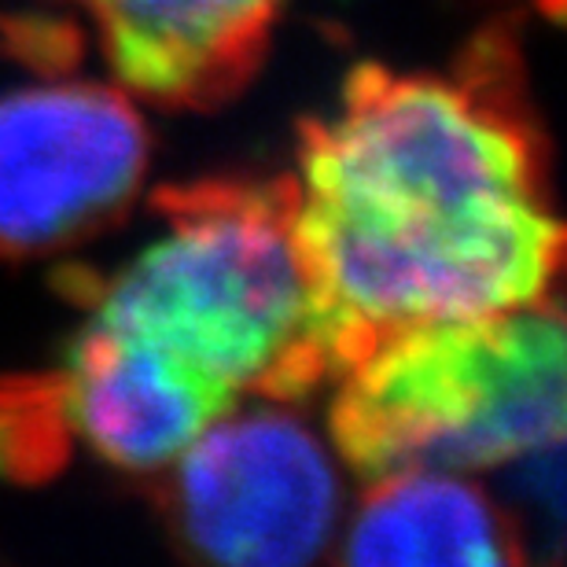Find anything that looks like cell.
Returning <instances> with one entry per match:
<instances>
[{"instance_id": "obj_5", "label": "cell", "mask_w": 567, "mask_h": 567, "mask_svg": "<svg viewBox=\"0 0 567 567\" xmlns=\"http://www.w3.org/2000/svg\"><path fill=\"white\" fill-rule=\"evenodd\" d=\"M147 133L126 93L93 82L0 96V255L82 244L141 192Z\"/></svg>"}, {"instance_id": "obj_9", "label": "cell", "mask_w": 567, "mask_h": 567, "mask_svg": "<svg viewBox=\"0 0 567 567\" xmlns=\"http://www.w3.org/2000/svg\"><path fill=\"white\" fill-rule=\"evenodd\" d=\"M538 8L546 11L549 19H560V11H564V0H538Z\"/></svg>"}, {"instance_id": "obj_7", "label": "cell", "mask_w": 567, "mask_h": 567, "mask_svg": "<svg viewBox=\"0 0 567 567\" xmlns=\"http://www.w3.org/2000/svg\"><path fill=\"white\" fill-rule=\"evenodd\" d=\"M118 82L166 107H214L262 63L284 0H78Z\"/></svg>"}, {"instance_id": "obj_3", "label": "cell", "mask_w": 567, "mask_h": 567, "mask_svg": "<svg viewBox=\"0 0 567 567\" xmlns=\"http://www.w3.org/2000/svg\"><path fill=\"white\" fill-rule=\"evenodd\" d=\"M332 442L350 472H486L564 442L557 299L402 328L336 380Z\"/></svg>"}, {"instance_id": "obj_6", "label": "cell", "mask_w": 567, "mask_h": 567, "mask_svg": "<svg viewBox=\"0 0 567 567\" xmlns=\"http://www.w3.org/2000/svg\"><path fill=\"white\" fill-rule=\"evenodd\" d=\"M71 442L126 472H163L240 399L141 339L85 324L60 369L44 372Z\"/></svg>"}, {"instance_id": "obj_8", "label": "cell", "mask_w": 567, "mask_h": 567, "mask_svg": "<svg viewBox=\"0 0 567 567\" xmlns=\"http://www.w3.org/2000/svg\"><path fill=\"white\" fill-rule=\"evenodd\" d=\"M347 564H524L508 508L457 472H399L372 480L343 530Z\"/></svg>"}, {"instance_id": "obj_1", "label": "cell", "mask_w": 567, "mask_h": 567, "mask_svg": "<svg viewBox=\"0 0 567 567\" xmlns=\"http://www.w3.org/2000/svg\"><path fill=\"white\" fill-rule=\"evenodd\" d=\"M291 185L336 380L402 328L553 299L564 229L508 38L446 74L354 66Z\"/></svg>"}, {"instance_id": "obj_2", "label": "cell", "mask_w": 567, "mask_h": 567, "mask_svg": "<svg viewBox=\"0 0 567 567\" xmlns=\"http://www.w3.org/2000/svg\"><path fill=\"white\" fill-rule=\"evenodd\" d=\"M155 207L163 236L96 284L89 324L185 361L236 399L284 405L336 380L291 177L196 181L163 188Z\"/></svg>"}, {"instance_id": "obj_4", "label": "cell", "mask_w": 567, "mask_h": 567, "mask_svg": "<svg viewBox=\"0 0 567 567\" xmlns=\"http://www.w3.org/2000/svg\"><path fill=\"white\" fill-rule=\"evenodd\" d=\"M163 472V516L199 560L310 564L328 557L339 535L343 483L336 464L280 402L229 410Z\"/></svg>"}]
</instances>
